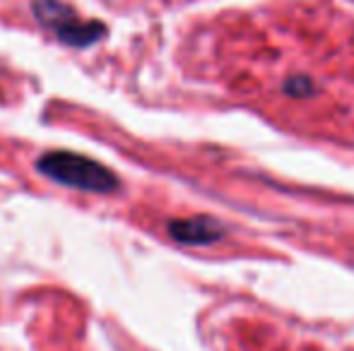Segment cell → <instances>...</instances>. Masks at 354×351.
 Returning <instances> with one entry per match:
<instances>
[{
    "mask_svg": "<svg viewBox=\"0 0 354 351\" xmlns=\"http://www.w3.org/2000/svg\"><path fill=\"white\" fill-rule=\"evenodd\" d=\"M39 171L63 185L92 192H111L118 188V178L102 164L71 152H51L39 159Z\"/></svg>",
    "mask_w": 354,
    "mask_h": 351,
    "instance_id": "6da1fadb",
    "label": "cell"
},
{
    "mask_svg": "<svg viewBox=\"0 0 354 351\" xmlns=\"http://www.w3.org/2000/svg\"><path fill=\"white\" fill-rule=\"evenodd\" d=\"M34 12L44 27L51 29L63 43H71V46H89L104 34L102 24L80 19L71 5L61 0H34Z\"/></svg>",
    "mask_w": 354,
    "mask_h": 351,
    "instance_id": "7a4b0ae2",
    "label": "cell"
},
{
    "mask_svg": "<svg viewBox=\"0 0 354 351\" xmlns=\"http://www.w3.org/2000/svg\"><path fill=\"white\" fill-rule=\"evenodd\" d=\"M169 234L181 243H212L222 236V226L207 217H191L169 224Z\"/></svg>",
    "mask_w": 354,
    "mask_h": 351,
    "instance_id": "3957f363",
    "label": "cell"
},
{
    "mask_svg": "<svg viewBox=\"0 0 354 351\" xmlns=\"http://www.w3.org/2000/svg\"><path fill=\"white\" fill-rule=\"evenodd\" d=\"M284 87H287V92L292 94V97H311L313 94L311 82H306V80H289Z\"/></svg>",
    "mask_w": 354,
    "mask_h": 351,
    "instance_id": "277c9868",
    "label": "cell"
}]
</instances>
